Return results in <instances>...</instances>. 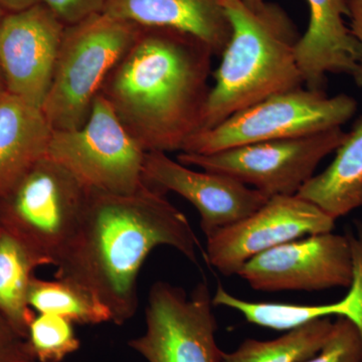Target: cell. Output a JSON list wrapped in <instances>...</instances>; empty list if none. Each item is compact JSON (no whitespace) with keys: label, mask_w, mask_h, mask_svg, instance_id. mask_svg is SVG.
I'll return each mask as SVG.
<instances>
[{"label":"cell","mask_w":362,"mask_h":362,"mask_svg":"<svg viewBox=\"0 0 362 362\" xmlns=\"http://www.w3.org/2000/svg\"><path fill=\"white\" fill-rule=\"evenodd\" d=\"M28 304L39 314H56L73 323L111 322L107 307L82 285L66 280H42L33 277L28 290Z\"/></svg>","instance_id":"20"},{"label":"cell","mask_w":362,"mask_h":362,"mask_svg":"<svg viewBox=\"0 0 362 362\" xmlns=\"http://www.w3.org/2000/svg\"><path fill=\"white\" fill-rule=\"evenodd\" d=\"M328 318L318 319L271 340L249 339L223 354L221 362H304L320 351L332 331Z\"/></svg>","instance_id":"19"},{"label":"cell","mask_w":362,"mask_h":362,"mask_svg":"<svg viewBox=\"0 0 362 362\" xmlns=\"http://www.w3.org/2000/svg\"><path fill=\"white\" fill-rule=\"evenodd\" d=\"M257 8L265 0H243ZM310 9L307 32L295 47L297 65L303 83L311 90H323L327 74H347L356 71L359 45L344 16H349L346 0H306Z\"/></svg>","instance_id":"14"},{"label":"cell","mask_w":362,"mask_h":362,"mask_svg":"<svg viewBox=\"0 0 362 362\" xmlns=\"http://www.w3.org/2000/svg\"><path fill=\"white\" fill-rule=\"evenodd\" d=\"M73 324L56 314L35 315L26 340L37 362H62L80 349Z\"/></svg>","instance_id":"21"},{"label":"cell","mask_w":362,"mask_h":362,"mask_svg":"<svg viewBox=\"0 0 362 362\" xmlns=\"http://www.w3.org/2000/svg\"><path fill=\"white\" fill-rule=\"evenodd\" d=\"M354 259V278L347 298H349V320L356 325L362 339V225L357 226L356 235L349 233Z\"/></svg>","instance_id":"23"},{"label":"cell","mask_w":362,"mask_h":362,"mask_svg":"<svg viewBox=\"0 0 362 362\" xmlns=\"http://www.w3.org/2000/svg\"><path fill=\"white\" fill-rule=\"evenodd\" d=\"M90 190L45 156L0 197V225L56 266L84 214Z\"/></svg>","instance_id":"6"},{"label":"cell","mask_w":362,"mask_h":362,"mask_svg":"<svg viewBox=\"0 0 362 362\" xmlns=\"http://www.w3.org/2000/svg\"><path fill=\"white\" fill-rule=\"evenodd\" d=\"M304 362H362V339L356 325L338 317L322 349Z\"/></svg>","instance_id":"22"},{"label":"cell","mask_w":362,"mask_h":362,"mask_svg":"<svg viewBox=\"0 0 362 362\" xmlns=\"http://www.w3.org/2000/svg\"><path fill=\"white\" fill-rule=\"evenodd\" d=\"M335 220L298 195L270 197L244 220L206 238L207 263L223 275H237L247 261L305 235L329 233Z\"/></svg>","instance_id":"11"},{"label":"cell","mask_w":362,"mask_h":362,"mask_svg":"<svg viewBox=\"0 0 362 362\" xmlns=\"http://www.w3.org/2000/svg\"><path fill=\"white\" fill-rule=\"evenodd\" d=\"M213 307L206 281L189 296L180 287L156 282L149 292L146 330L128 345L147 362H221L225 352L216 342Z\"/></svg>","instance_id":"9"},{"label":"cell","mask_w":362,"mask_h":362,"mask_svg":"<svg viewBox=\"0 0 362 362\" xmlns=\"http://www.w3.org/2000/svg\"><path fill=\"white\" fill-rule=\"evenodd\" d=\"M6 11L2 9V7L0 6V23H1L2 20H4V16H6Z\"/></svg>","instance_id":"30"},{"label":"cell","mask_w":362,"mask_h":362,"mask_svg":"<svg viewBox=\"0 0 362 362\" xmlns=\"http://www.w3.org/2000/svg\"><path fill=\"white\" fill-rule=\"evenodd\" d=\"M108 0H40L65 25L103 13Z\"/></svg>","instance_id":"24"},{"label":"cell","mask_w":362,"mask_h":362,"mask_svg":"<svg viewBox=\"0 0 362 362\" xmlns=\"http://www.w3.org/2000/svg\"><path fill=\"white\" fill-rule=\"evenodd\" d=\"M40 0H0V6L6 13H18L40 4Z\"/></svg>","instance_id":"28"},{"label":"cell","mask_w":362,"mask_h":362,"mask_svg":"<svg viewBox=\"0 0 362 362\" xmlns=\"http://www.w3.org/2000/svg\"><path fill=\"white\" fill-rule=\"evenodd\" d=\"M140 30V26L105 13L66 25L42 106L52 130H74L84 125L105 78Z\"/></svg>","instance_id":"4"},{"label":"cell","mask_w":362,"mask_h":362,"mask_svg":"<svg viewBox=\"0 0 362 362\" xmlns=\"http://www.w3.org/2000/svg\"><path fill=\"white\" fill-rule=\"evenodd\" d=\"M221 4L232 35L214 71L201 131L272 95L303 84L295 56L301 37L282 7L265 1L251 8L243 0H221Z\"/></svg>","instance_id":"3"},{"label":"cell","mask_w":362,"mask_h":362,"mask_svg":"<svg viewBox=\"0 0 362 362\" xmlns=\"http://www.w3.org/2000/svg\"><path fill=\"white\" fill-rule=\"evenodd\" d=\"M214 56L187 33L141 28L100 94L145 151H181L202 130Z\"/></svg>","instance_id":"2"},{"label":"cell","mask_w":362,"mask_h":362,"mask_svg":"<svg viewBox=\"0 0 362 362\" xmlns=\"http://www.w3.org/2000/svg\"><path fill=\"white\" fill-rule=\"evenodd\" d=\"M346 4L350 20L349 30L359 45L358 61L352 77L357 87L362 90V0H346Z\"/></svg>","instance_id":"25"},{"label":"cell","mask_w":362,"mask_h":362,"mask_svg":"<svg viewBox=\"0 0 362 362\" xmlns=\"http://www.w3.org/2000/svg\"><path fill=\"white\" fill-rule=\"evenodd\" d=\"M8 94L6 78H4V73H2L1 66H0V101Z\"/></svg>","instance_id":"29"},{"label":"cell","mask_w":362,"mask_h":362,"mask_svg":"<svg viewBox=\"0 0 362 362\" xmlns=\"http://www.w3.org/2000/svg\"><path fill=\"white\" fill-rule=\"evenodd\" d=\"M349 95L302 87L272 95L190 137L180 152L211 154L252 143L292 139L341 127L356 115Z\"/></svg>","instance_id":"5"},{"label":"cell","mask_w":362,"mask_h":362,"mask_svg":"<svg viewBox=\"0 0 362 362\" xmlns=\"http://www.w3.org/2000/svg\"><path fill=\"white\" fill-rule=\"evenodd\" d=\"M18 339L21 338L16 334L11 324L0 315V350Z\"/></svg>","instance_id":"27"},{"label":"cell","mask_w":362,"mask_h":362,"mask_svg":"<svg viewBox=\"0 0 362 362\" xmlns=\"http://www.w3.org/2000/svg\"><path fill=\"white\" fill-rule=\"evenodd\" d=\"M0 362H37L30 343L18 339L0 350Z\"/></svg>","instance_id":"26"},{"label":"cell","mask_w":362,"mask_h":362,"mask_svg":"<svg viewBox=\"0 0 362 362\" xmlns=\"http://www.w3.org/2000/svg\"><path fill=\"white\" fill-rule=\"evenodd\" d=\"M237 275L262 292L349 288L354 278L349 235L329 232L291 240L257 255Z\"/></svg>","instance_id":"10"},{"label":"cell","mask_w":362,"mask_h":362,"mask_svg":"<svg viewBox=\"0 0 362 362\" xmlns=\"http://www.w3.org/2000/svg\"><path fill=\"white\" fill-rule=\"evenodd\" d=\"M337 220L362 207V117L337 149L334 160L296 194Z\"/></svg>","instance_id":"17"},{"label":"cell","mask_w":362,"mask_h":362,"mask_svg":"<svg viewBox=\"0 0 362 362\" xmlns=\"http://www.w3.org/2000/svg\"><path fill=\"white\" fill-rule=\"evenodd\" d=\"M52 132L42 109L9 93L0 101V197L47 156Z\"/></svg>","instance_id":"16"},{"label":"cell","mask_w":362,"mask_h":362,"mask_svg":"<svg viewBox=\"0 0 362 362\" xmlns=\"http://www.w3.org/2000/svg\"><path fill=\"white\" fill-rule=\"evenodd\" d=\"M66 25L42 2L0 23V66L9 94L42 109Z\"/></svg>","instance_id":"12"},{"label":"cell","mask_w":362,"mask_h":362,"mask_svg":"<svg viewBox=\"0 0 362 362\" xmlns=\"http://www.w3.org/2000/svg\"><path fill=\"white\" fill-rule=\"evenodd\" d=\"M346 133L341 127L324 132L243 145L211 154L180 152L177 161L221 173L251 185L269 199L296 195L314 176L322 159L337 151Z\"/></svg>","instance_id":"8"},{"label":"cell","mask_w":362,"mask_h":362,"mask_svg":"<svg viewBox=\"0 0 362 362\" xmlns=\"http://www.w3.org/2000/svg\"><path fill=\"white\" fill-rule=\"evenodd\" d=\"M175 247L197 263L199 240L164 194L144 185L132 194L90 190L77 232L57 263L56 278L82 285L123 325L138 309V276L150 252Z\"/></svg>","instance_id":"1"},{"label":"cell","mask_w":362,"mask_h":362,"mask_svg":"<svg viewBox=\"0 0 362 362\" xmlns=\"http://www.w3.org/2000/svg\"><path fill=\"white\" fill-rule=\"evenodd\" d=\"M47 266L40 255L0 225V315L21 339H28L35 317L28 304V290L35 269Z\"/></svg>","instance_id":"18"},{"label":"cell","mask_w":362,"mask_h":362,"mask_svg":"<svg viewBox=\"0 0 362 362\" xmlns=\"http://www.w3.org/2000/svg\"><path fill=\"white\" fill-rule=\"evenodd\" d=\"M142 178L145 185L156 192H173L189 202L201 216L206 238L244 220L269 199L230 176L187 168L165 152H146Z\"/></svg>","instance_id":"13"},{"label":"cell","mask_w":362,"mask_h":362,"mask_svg":"<svg viewBox=\"0 0 362 362\" xmlns=\"http://www.w3.org/2000/svg\"><path fill=\"white\" fill-rule=\"evenodd\" d=\"M145 156L100 93L84 125L52 130L47 151L88 189L112 194H132L144 187Z\"/></svg>","instance_id":"7"},{"label":"cell","mask_w":362,"mask_h":362,"mask_svg":"<svg viewBox=\"0 0 362 362\" xmlns=\"http://www.w3.org/2000/svg\"><path fill=\"white\" fill-rule=\"evenodd\" d=\"M103 13L140 28H168L206 42L221 56L232 35L221 0H108Z\"/></svg>","instance_id":"15"}]
</instances>
